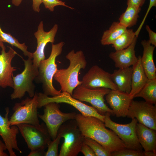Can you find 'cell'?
<instances>
[{
	"instance_id": "obj_1",
	"label": "cell",
	"mask_w": 156,
	"mask_h": 156,
	"mask_svg": "<svg viewBox=\"0 0 156 156\" xmlns=\"http://www.w3.org/2000/svg\"><path fill=\"white\" fill-rule=\"evenodd\" d=\"M75 119L85 137L98 142L111 153L126 148L117 135L111 129H107L104 122L100 119L77 114Z\"/></svg>"
},
{
	"instance_id": "obj_2",
	"label": "cell",
	"mask_w": 156,
	"mask_h": 156,
	"mask_svg": "<svg viewBox=\"0 0 156 156\" xmlns=\"http://www.w3.org/2000/svg\"><path fill=\"white\" fill-rule=\"evenodd\" d=\"M66 57L70 62L69 66L66 68L57 69L53 78L59 84L62 92L72 95L75 88L82 84L79 79V74L81 69L85 68L87 62L81 50L75 52L72 50Z\"/></svg>"
},
{
	"instance_id": "obj_3",
	"label": "cell",
	"mask_w": 156,
	"mask_h": 156,
	"mask_svg": "<svg viewBox=\"0 0 156 156\" xmlns=\"http://www.w3.org/2000/svg\"><path fill=\"white\" fill-rule=\"evenodd\" d=\"M64 44L63 42L55 44L52 43L50 56L47 59L41 61L38 66V74L35 80L37 83L42 84L43 93L48 96H55L61 92V90H58L54 87L53 80L58 69L56 59L61 54Z\"/></svg>"
},
{
	"instance_id": "obj_4",
	"label": "cell",
	"mask_w": 156,
	"mask_h": 156,
	"mask_svg": "<svg viewBox=\"0 0 156 156\" xmlns=\"http://www.w3.org/2000/svg\"><path fill=\"white\" fill-rule=\"evenodd\" d=\"M64 139L59 156H77L80 152L85 137L75 119L67 121L60 127L57 133Z\"/></svg>"
},
{
	"instance_id": "obj_5",
	"label": "cell",
	"mask_w": 156,
	"mask_h": 156,
	"mask_svg": "<svg viewBox=\"0 0 156 156\" xmlns=\"http://www.w3.org/2000/svg\"><path fill=\"white\" fill-rule=\"evenodd\" d=\"M23 61L24 68L20 73L12 76L13 91L11 94V99H21L27 92L30 98L35 95L36 86L33 81L38 74V69L33 65L32 59L28 58Z\"/></svg>"
},
{
	"instance_id": "obj_6",
	"label": "cell",
	"mask_w": 156,
	"mask_h": 156,
	"mask_svg": "<svg viewBox=\"0 0 156 156\" xmlns=\"http://www.w3.org/2000/svg\"><path fill=\"white\" fill-rule=\"evenodd\" d=\"M37 95L36 92L32 98L27 97L21 102L15 104L12 108L14 112L9 120L11 126L20 124L40 125L37 112Z\"/></svg>"
},
{
	"instance_id": "obj_7",
	"label": "cell",
	"mask_w": 156,
	"mask_h": 156,
	"mask_svg": "<svg viewBox=\"0 0 156 156\" xmlns=\"http://www.w3.org/2000/svg\"><path fill=\"white\" fill-rule=\"evenodd\" d=\"M38 108L44 107L51 102L58 103H63L70 105L78 110L82 115L96 117L104 122L105 116L100 114L97 110L92 106H90L73 98L69 93L62 92L59 95L49 97L43 93H38Z\"/></svg>"
},
{
	"instance_id": "obj_8",
	"label": "cell",
	"mask_w": 156,
	"mask_h": 156,
	"mask_svg": "<svg viewBox=\"0 0 156 156\" xmlns=\"http://www.w3.org/2000/svg\"><path fill=\"white\" fill-rule=\"evenodd\" d=\"M16 125L31 151L39 148L45 150L51 141L44 123L38 126L27 124Z\"/></svg>"
},
{
	"instance_id": "obj_9",
	"label": "cell",
	"mask_w": 156,
	"mask_h": 156,
	"mask_svg": "<svg viewBox=\"0 0 156 156\" xmlns=\"http://www.w3.org/2000/svg\"><path fill=\"white\" fill-rule=\"evenodd\" d=\"M110 90L104 88H89L81 84L75 88L72 96L81 101L89 103L102 115L105 116L107 113L109 112L114 116L112 109L105 102L104 97Z\"/></svg>"
},
{
	"instance_id": "obj_10",
	"label": "cell",
	"mask_w": 156,
	"mask_h": 156,
	"mask_svg": "<svg viewBox=\"0 0 156 156\" xmlns=\"http://www.w3.org/2000/svg\"><path fill=\"white\" fill-rule=\"evenodd\" d=\"M109 112L105 115L104 122L106 127L113 131L123 142L126 148L143 151L142 148L138 140L136 133V127L137 120L132 119L130 122L123 124L113 121Z\"/></svg>"
},
{
	"instance_id": "obj_11",
	"label": "cell",
	"mask_w": 156,
	"mask_h": 156,
	"mask_svg": "<svg viewBox=\"0 0 156 156\" xmlns=\"http://www.w3.org/2000/svg\"><path fill=\"white\" fill-rule=\"evenodd\" d=\"M44 107V114L38 116L44 122L52 140L57 137L61 126L67 121L75 119L76 114L74 112L64 113L60 110L59 103L51 102Z\"/></svg>"
},
{
	"instance_id": "obj_12",
	"label": "cell",
	"mask_w": 156,
	"mask_h": 156,
	"mask_svg": "<svg viewBox=\"0 0 156 156\" xmlns=\"http://www.w3.org/2000/svg\"><path fill=\"white\" fill-rule=\"evenodd\" d=\"M127 116L135 118L139 123L156 130V107L145 101H132Z\"/></svg>"
},
{
	"instance_id": "obj_13",
	"label": "cell",
	"mask_w": 156,
	"mask_h": 156,
	"mask_svg": "<svg viewBox=\"0 0 156 156\" xmlns=\"http://www.w3.org/2000/svg\"><path fill=\"white\" fill-rule=\"evenodd\" d=\"M81 82V85L88 88H104L118 90L111 79V73L97 65L90 68L83 76Z\"/></svg>"
},
{
	"instance_id": "obj_14",
	"label": "cell",
	"mask_w": 156,
	"mask_h": 156,
	"mask_svg": "<svg viewBox=\"0 0 156 156\" xmlns=\"http://www.w3.org/2000/svg\"><path fill=\"white\" fill-rule=\"evenodd\" d=\"M58 29V25L55 24L48 32L44 30L43 23L41 21L39 23L36 31L34 35L37 40V47L36 51L33 54L32 62L34 66L38 68L40 62L45 59L44 50L47 44L53 43Z\"/></svg>"
},
{
	"instance_id": "obj_15",
	"label": "cell",
	"mask_w": 156,
	"mask_h": 156,
	"mask_svg": "<svg viewBox=\"0 0 156 156\" xmlns=\"http://www.w3.org/2000/svg\"><path fill=\"white\" fill-rule=\"evenodd\" d=\"M5 109V114L4 117L0 114V136L5 144L10 155L16 156L13 149L21 153L22 152L18 146L17 140V135L19 133V130L16 125L10 127L8 118L9 109L7 107Z\"/></svg>"
},
{
	"instance_id": "obj_16",
	"label": "cell",
	"mask_w": 156,
	"mask_h": 156,
	"mask_svg": "<svg viewBox=\"0 0 156 156\" xmlns=\"http://www.w3.org/2000/svg\"><path fill=\"white\" fill-rule=\"evenodd\" d=\"M133 98L129 94L118 90H110L105 95V99L118 118L127 116Z\"/></svg>"
},
{
	"instance_id": "obj_17",
	"label": "cell",
	"mask_w": 156,
	"mask_h": 156,
	"mask_svg": "<svg viewBox=\"0 0 156 156\" xmlns=\"http://www.w3.org/2000/svg\"><path fill=\"white\" fill-rule=\"evenodd\" d=\"M5 49V47L1 48L0 53V86L3 88L8 87L13 88L12 76L13 72L16 69L12 66L11 62L17 53L11 47H9L7 52Z\"/></svg>"
},
{
	"instance_id": "obj_18",
	"label": "cell",
	"mask_w": 156,
	"mask_h": 156,
	"mask_svg": "<svg viewBox=\"0 0 156 156\" xmlns=\"http://www.w3.org/2000/svg\"><path fill=\"white\" fill-rule=\"evenodd\" d=\"M138 36H136L131 44L127 47L111 52L109 56L114 62L115 67L118 68L132 66L138 60L135 54V47Z\"/></svg>"
},
{
	"instance_id": "obj_19",
	"label": "cell",
	"mask_w": 156,
	"mask_h": 156,
	"mask_svg": "<svg viewBox=\"0 0 156 156\" xmlns=\"http://www.w3.org/2000/svg\"><path fill=\"white\" fill-rule=\"evenodd\" d=\"M136 131L139 142L144 151L156 153V130L137 122Z\"/></svg>"
},
{
	"instance_id": "obj_20",
	"label": "cell",
	"mask_w": 156,
	"mask_h": 156,
	"mask_svg": "<svg viewBox=\"0 0 156 156\" xmlns=\"http://www.w3.org/2000/svg\"><path fill=\"white\" fill-rule=\"evenodd\" d=\"M141 43L143 49L141 61L144 72L148 79L156 78V68L153 58L155 47L150 44L148 40H142Z\"/></svg>"
},
{
	"instance_id": "obj_21",
	"label": "cell",
	"mask_w": 156,
	"mask_h": 156,
	"mask_svg": "<svg viewBox=\"0 0 156 156\" xmlns=\"http://www.w3.org/2000/svg\"><path fill=\"white\" fill-rule=\"evenodd\" d=\"M132 67L119 68L111 74V79L118 90L129 94L131 89Z\"/></svg>"
},
{
	"instance_id": "obj_22",
	"label": "cell",
	"mask_w": 156,
	"mask_h": 156,
	"mask_svg": "<svg viewBox=\"0 0 156 156\" xmlns=\"http://www.w3.org/2000/svg\"><path fill=\"white\" fill-rule=\"evenodd\" d=\"M141 58V56H139L137 62L132 66L131 89L129 94L133 98L148 80L142 66Z\"/></svg>"
},
{
	"instance_id": "obj_23",
	"label": "cell",
	"mask_w": 156,
	"mask_h": 156,
	"mask_svg": "<svg viewBox=\"0 0 156 156\" xmlns=\"http://www.w3.org/2000/svg\"><path fill=\"white\" fill-rule=\"evenodd\" d=\"M127 29L119 22H113L109 29L103 32L101 40V44L103 45L112 44Z\"/></svg>"
},
{
	"instance_id": "obj_24",
	"label": "cell",
	"mask_w": 156,
	"mask_h": 156,
	"mask_svg": "<svg viewBox=\"0 0 156 156\" xmlns=\"http://www.w3.org/2000/svg\"><path fill=\"white\" fill-rule=\"evenodd\" d=\"M141 10L140 7L128 5L125 11L120 16L119 23L127 28L136 25Z\"/></svg>"
},
{
	"instance_id": "obj_25",
	"label": "cell",
	"mask_w": 156,
	"mask_h": 156,
	"mask_svg": "<svg viewBox=\"0 0 156 156\" xmlns=\"http://www.w3.org/2000/svg\"><path fill=\"white\" fill-rule=\"evenodd\" d=\"M140 97L147 102L156 105V78L148 79L147 83L134 98Z\"/></svg>"
},
{
	"instance_id": "obj_26",
	"label": "cell",
	"mask_w": 156,
	"mask_h": 156,
	"mask_svg": "<svg viewBox=\"0 0 156 156\" xmlns=\"http://www.w3.org/2000/svg\"><path fill=\"white\" fill-rule=\"evenodd\" d=\"M0 41L3 42H6L11 46H14L23 51L24 55L28 58L33 59V54L27 50V47L25 43H20L16 38L10 34L4 32L0 25Z\"/></svg>"
},
{
	"instance_id": "obj_27",
	"label": "cell",
	"mask_w": 156,
	"mask_h": 156,
	"mask_svg": "<svg viewBox=\"0 0 156 156\" xmlns=\"http://www.w3.org/2000/svg\"><path fill=\"white\" fill-rule=\"evenodd\" d=\"M136 36L132 29H127L112 43V46L116 51L125 49L133 42Z\"/></svg>"
},
{
	"instance_id": "obj_28",
	"label": "cell",
	"mask_w": 156,
	"mask_h": 156,
	"mask_svg": "<svg viewBox=\"0 0 156 156\" xmlns=\"http://www.w3.org/2000/svg\"><path fill=\"white\" fill-rule=\"evenodd\" d=\"M84 142L91 148L96 156H111L110 153L95 140L88 137H85Z\"/></svg>"
},
{
	"instance_id": "obj_29",
	"label": "cell",
	"mask_w": 156,
	"mask_h": 156,
	"mask_svg": "<svg viewBox=\"0 0 156 156\" xmlns=\"http://www.w3.org/2000/svg\"><path fill=\"white\" fill-rule=\"evenodd\" d=\"M62 138L59 135H57L56 138L51 141L48 144V149L46 152L45 156H58V147Z\"/></svg>"
},
{
	"instance_id": "obj_30",
	"label": "cell",
	"mask_w": 156,
	"mask_h": 156,
	"mask_svg": "<svg viewBox=\"0 0 156 156\" xmlns=\"http://www.w3.org/2000/svg\"><path fill=\"white\" fill-rule=\"evenodd\" d=\"M143 152L125 148L112 153L111 156H143Z\"/></svg>"
},
{
	"instance_id": "obj_31",
	"label": "cell",
	"mask_w": 156,
	"mask_h": 156,
	"mask_svg": "<svg viewBox=\"0 0 156 156\" xmlns=\"http://www.w3.org/2000/svg\"><path fill=\"white\" fill-rule=\"evenodd\" d=\"M42 2L45 8L51 12H53L55 7L59 5L65 6L71 9H74L73 8L66 5L65 2L60 0H42Z\"/></svg>"
},
{
	"instance_id": "obj_32",
	"label": "cell",
	"mask_w": 156,
	"mask_h": 156,
	"mask_svg": "<svg viewBox=\"0 0 156 156\" xmlns=\"http://www.w3.org/2000/svg\"><path fill=\"white\" fill-rule=\"evenodd\" d=\"M145 28L148 34L149 42L151 44L155 47L156 46V33L153 31L148 25H146Z\"/></svg>"
},
{
	"instance_id": "obj_33",
	"label": "cell",
	"mask_w": 156,
	"mask_h": 156,
	"mask_svg": "<svg viewBox=\"0 0 156 156\" xmlns=\"http://www.w3.org/2000/svg\"><path fill=\"white\" fill-rule=\"evenodd\" d=\"M85 156H96V155L91 148L88 146L84 143L83 144L80 150Z\"/></svg>"
},
{
	"instance_id": "obj_34",
	"label": "cell",
	"mask_w": 156,
	"mask_h": 156,
	"mask_svg": "<svg viewBox=\"0 0 156 156\" xmlns=\"http://www.w3.org/2000/svg\"><path fill=\"white\" fill-rule=\"evenodd\" d=\"M146 0H127V5H131L141 8L144 3Z\"/></svg>"
},
{
	"instance_id": "obj_35",
	"label": "cell",
	"mask_w": 156,
	"mask_h": 156,
	"mask_svg": "<svg viewBox=\"0 0 156 156\" xmlns=\"http://www.w3.org/2000/svg\"><path fill=\"white\" fill-rule=\"evenodd\" d=\"M46 152L45 150L39 148L31 151L28 156H45Z\"/></svg>"
},
{
	"instance_id": "obj_36",
	"label": "cell",
	"mask_w": 156,
	"mask_h": 156,
	"mask_svg": "<svg viewBox=\"0 0 156 156\" xmlns=\"http://www.w3.org/2000/svg\"><path fill=\"white\" fill-rule=\"evenodd\" d=\"M156 0H150V2L148 10H147L145 16L140 25V27H142L144 24L145 20L148 14L151 9L153 7H156Z\"/></svg>"
},
{
	"instance_id": "obj_37",
	"label": "cell",
	"mask_w": 156,
	"mask_h": 156,
	"mask_svg": "<svg viewBox=\"0 0 156 156\" xmlns=\"http://www.w3.org/2000/svg\"><path fill=\"white\" fill-rule=\"evenodd\" d=\"M32 8L33 10L36 12L40 11V6L42 3V0H32Z\"/></svg>"
},
{
	"instance_id": "obj_38",
	"label": "cell",
	"mask_w": 156,
	"mask_h": 156,
	"mask_svg": "<svg viewBox=\"0 0 156 156\" xmlns=\"http://www.w3.org/2000/svg\"><path fill=\"white\" fill-rule=\"evenodd\" d=\"M7 149L5 144L0 140V156H8V155L4 152Z\"/></svg>"
},
{
	"instance_id": "obj_39",
	"label": "cell",
	"mask_w": 156,
	"mask_h": 156,
	"mask_svg": "<svg viewBox=\"0 0 156 156\" xmlns=\"http://www.w3.org/2000/svg\"><path fill=\"white\" fill-rule=\"evenodd\" d=\"M143 156H156V153L152 151H143Z\"/></svg>"
},
{
	"instance_id": "obj_40",
	"label": "cell",
	"mask_w": 156,
	"mask_h": 156,
	"mask_svg": "<svg viewBox=\"0 0 156 156\" xmlns=\"http://www.w3.org/2000/svg\"><path fill=\"white\" fill-rule=\"evenodd\" d=\"M23 0H12V4L14 6H18L21 3Z\"/></svg>"
},
{
	"instance_id": "obj_41",
	"label": "cell",
	"mask_w": 156,
	"mask_h": 156,
	"mask_svg": "<svg viewBox=\"0 0 156 156\" xmlns=\"http://www.w3.org/2000/svg\"><path fill=\"white\" fill-rule=\"evenodd\" d=\"M5 47L4 45L3 42L0 41V47L1 48V49Z\"/></svg>"
},
{
	"instance_id": "obj_42",
	"label": "cell",
	"mask_w": 156,
	"mask_h": 156,
	"mask_svg": "<svg viewBox=\"0 0 156 156\" xmlns=\"http://www.w3.org/2000/svg\"></svg>"
}]
</instances>
